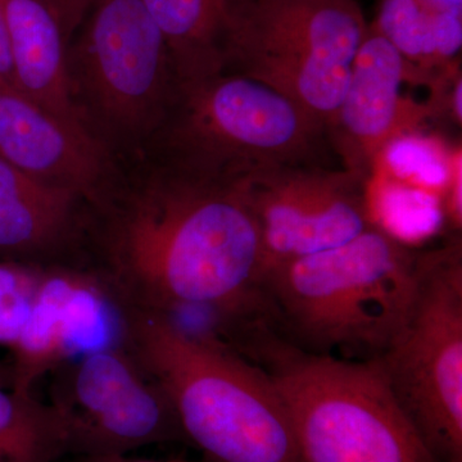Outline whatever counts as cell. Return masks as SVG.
Wrapping results in <instances>:
<instances>
[{"label": "cell", "instance_id": "15", "mask_svg": "<svg viewBox=\"0 0 462 462\" xmlns=\"http://www.w3.org/2000/svg\"><path fill=\"white\" fill-rule=\"evenodd\" d=\"M16 71L17 90L78 125L66 85V48L56 18L42 0H0Z\"/></svg>", "mask_w": 462, "mask_h": 462}, {"label": "cell", "instance_id": "7", "mask_svg": "<svg viewBox=\"0 0 462 462\" xmlns=\"http://www.w3.org/2000/svg\"><path fill=\"white\" fill-rule=\"evenodd\" d=\"M367 27L358 0H231L225 72L273 88L329 132Z\"/></svg>", "mask_w": 462, "mask_h": 462}, {"label": "cell", "instance_id": "20", "mask_svg": "<svg viewBox=\"0 0 462 462\" xmlns=\"http://www.w3.org/2000/svg\"><path fill=\"white\" fill-rule=\"evenodd\" d=\"M379 173L380 211L384 216V229L397 239L421 236L443 224L442 199L424 188L406 184ZM373 173V175H374Z\"/></svg>", "mask_w": 462, "mask_h": 462}, {"label": "cell", "instance_id": "14", "mask_svg": "<svg viewBox=\"0 0 462 462\" xmlns=\"http://www.w3.org/2000/svg\"><path fill=\"white\" fill-rule=\"evenodd\" d=\"M83 199L0 158V256L39 267H71Z\"/></svg>", "mask_w": 462, "mask_h": 462}, {"label": "cell", "instance_id": "6", "mask_svg": "<svg viewBox=\"0 0 462 462\" xmlns=\"http://www.w3.org/2000/svg\"><path fill=\"white\" fill-rule=\"evenodd\" d=\"M147 148L207 173L245 179L281 166L325 165L328 127L279 91L223 72L180 84Z\"/></svg>", "mask_w": 462, "mask_h": 462}, {"label": "cell", "instance_id": "5", "mask_svg": "<svg viewBox=\"0 0 462 462\" xmlns=\"http://www.w3.org/2000/svg\"><path fill=\"white\" fill-rule=\"evenodd\" d=\"M66 85L79 124L115 160L148 147L178 79L142 0H96L66 48Z\"/></svg>", "mask_w": 462, "mask_h": 462}, {"label": "cell", "instance_id": "11", "mask_svg": "<svg viewBox=\"0 0 462 462\" xmlns=\"http://www.w3.org/2000/svg\"><path fill=\"white\" fill-rule=\"evenodd\" d=\"M410 79L412 69L402 54L375 26L367 27L329 130L331 149L342 169L370 182L385 145L403 134L420 132L425 121L437 115L433 106L401 94Z\"/></svg>", "mask_w": 462, "mask_h": 462}, {"label": "cell", "instance_id": "10", "mask_svg": "<svg viewBox=\"0 0 462 462\" xmlns=\"http://www.w3.org/2000/svg\"><path fill=\"white\" fill-rule=\"evenodd\" d=\"M269 267L338 247L374 225L369 182L329 166H281L242 180Z\"/></svg>", "mask_w": 462, "mask_h": 462}, {"label": "cell", "instance_id": "9", "mask_svg": "<svg viewBox=\"0 0 462 462\" xmlns=\"http://www.w3.org/2000/svg\"><path fill=\"white\" fill-rule=\"evenodd\" d=\"M50 375L48 403L65 421L76 457L188 445L166 394L118 340L69 358Z\"/></svg>", "mask_w": 462, "mask_h": 462}, {"label": "cell", "instance_id": "22", "mask_svg": "<svg viewBox=\"0 0 462 462\" xmlns=\"http://www.w3.org/2000/svg\"><path fill=\"white\" fill-rule=\"evenodd\" d=\"M56 18L66 44L74 38L96 0H42Z\"/></svg>", "mask_w": 462, "mask_h": 462}, {"label": "cell", "instance_id": "3", "mask_svg": "<svg viewBox=\"0 0 462 462\" xmlns=\"http://www.w3.org/2000/svg\"><path fill=\"white\" fill-rule=\"evenodd\" d=\"M418 256L374 224L338 247L269 267L263 288L273 328L310 354L376 360L411 306Z\"/></svg>", "mask_w": 462, "mask_h": 462}, {"label": "cell", "instance_id": "18", "mask_svg": "<svg viewBox=\"0 0 462 462\" xmlns=\"http://www.w3.org/2000/svg\"><path fill=\"white\" fill-rule=\"evenodd\" d=\"M71 455L60 413L33 397L0 385V462H57Z\"/></svg>", "mask_w": 462, "mask_h": 462}, {"label": "cell", "instance_id": "16", "mask_svg": "<svg viewBox=\"0 0 462 462\" xmlns=\"http://www.w3.org/2000/svg\"><path fill=\"white\" fill-rule=\"evenodd\" d=\"M165 42L179 85L225 72L231 0H142Z\"/></svg>", "mask_w": 462, "mask_h": 462}, {"label": "cell", "instance_id": "4", "mask_svg": "<svg viewBox=\"0 0 462 462\" xmlns=\"http://www.w3.org/2000/svg\"><path fill=\"white\" fill-rule=\"evenodd\" d=\"M245 357L269 374L302 462H439L401 409L375 361L302 351L264 330Z\"/></svg>", "mask_w": 462, "mask_h": 462}, {"label": "cell", "instance_id": "2", "mask_svg": "<svg viewBox=\"0 0 462 462\" xmlns=\"http://www.w3.org/2000/svg\"><path fill=\"white\" fill-rule=\"evenodd\" d=\"M117 337L172 404L188 445L209 462H302L269 374L176 316L116 310Z\"/></svg>", "mask_w": 462, "mask_h": 462}, {"label": "cell", "instance_id": "12", "mask_svg": "<svg viewBox=\"0 0 462 462\" xmlns=\"http://www.w3.org/2000/svg\"><path fill=\"white\" fill-rule=\"evenodd\" d=\"M107 306L85 273L66 267L42 270L32 312L11 346V389L32 393L36 382L60 364L115 343L106 340Z\"/></svg>", "mask_w": 462, "mask_h": 462}, {"label": "cell", "instance_id": "24", "mask_svg": "<svg viewBox=\"0 0 462 462\" xmlns=\"http://www.w3.org/2000/svg\"><path fill=\"white\" fill-rule=\"evenodd\" d=\"M74 462H194L187 460H142V458H130L126 455L112 456H87V457H76ZM209 462V461H206Z\"/></svg>", "mask_w": 462, "mask_h": 462}, {"label": "cell", "instance_id": "19", "mask_svg": "<svg viewBox=\"0 0 462 462\" xmlns=\"http://www.w3.org/2000/svg\"><path fill=\"white\" fill-rule=\"evenodd\" d=\"M456 169L442 143L418 132L389 142L380 153L375 171L424 189L446 191Z\"/></svg>", "mask_w": 462, "mask_h": 462}, {"label": "cell", "instance_id": "8", "mask_svg": "<svg viewBox=\"0 0 462 462\" xmlns=\"http://www.w3.org/2000/svg\"><path fill=\"white\" fill-rule=\"evenodd\" d=\"M401 409L439 462H462V243L419 252L409 312L376 358Z\"/></svg>", "mask_w": 462, "mask_h": 462}, {"label": "cell", "instance_id": "1", "mask_svg": "<svg viewBox=\"0 0 462 462\" xmlns=\"http://www.w3.org/2000/svg\"><path fill=\"white\" fill-rule=\"evenodd\" d=\"M243 179L190 169L153 149L116 160L83 200L71 269L112 310H203L215 336L270 322L263 249Z\"/></svg>", "mask_w": 462, "mask_h": 462}, {"label": "cell", "instance_id": "13", "mask_svg": "<svg viewBox=\"0 0 462 462\" xmlns=\"http://www.w3.org/2000/svg\"><path fill=\"white\" fill-rule=\"evenodd\" d=\"M0 158L83 200L108 181L116 167L115 158L83 127L5 87H0Z\"/></svg>", "mask_w": 462, "mask_h": 462}, {"label": "cell", "instance_id": "21", "mask_svg": "<svg viewBox=\"0 0 462 462\" xmlns=\"http://www.w3.org/2000/svg\"><path fill=\"white\" fill-rule=\"evenodd\" d=\"M42 270L0 261V345H14L25 327Z\"/></svg>", "mask_w": 462, "mask_h": 462}, {"label": "cell", "instance_id": "25", "mask_svg": "<svg viewBox=\"0 0 462 462\" xmlns=\"http://www.w3.org/2000/svg\"><path fill=\"white\" fill-rule=\"evenodd\" d=\"M0 385L7 388L12 387L11 370L5 369L2 365H0Z\"/></svg>", "mask_w": 462, "mask_h": 462}, {"label": "cell", "instance_id": "23", "mask_svg": "<svg viewBox=\"0 0 462 462\" xmlns=\"http://www.w3.org/2000/svg\"><path fill=\"white\" fill-rule=\"evenodd\" d=\"M0 87L17 90L14 56H12L11 42H9L2 12H0Z\"/></svg>", "mask_w": 462, "mask_h": 462}, {"label": "cell", "instance_id": "17", "mask_svg": "<svg viewBox=\"0 0 462 462\" xmlns=\"http://www.w3.org/2000/svg\"><path fill=\"white\" fill-rule=\"evenodd\" d=\"M375 29L412 69H449L461 45V9H439L428 0H383Z\"/></svg>", "mask_w": 462, "mask_h": 462}]
</instances>
